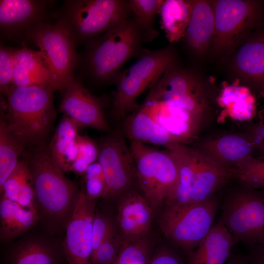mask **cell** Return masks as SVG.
I'll return each instance as SVG.
<instances>
[{
	"mask_svg": "<svg viewBox=\"0 0 264 264\" xmlns=\"http://www.w3.org/2000/svg\"><path fill=\"white\" fill-rule=\"evenodd\" d=\"M26 159L33 178L37 227L51 235L64 237L81 190L65 176L46 148L38 146Z\"/></svg>",
	"mask_w": 264,
	"mask_h": 264,
	"instance_id": "cell-1",
	"label": "cell"
},
{
	"mask_svg": "<svg viewBox=\"0 0 264 264\" xmlns=\"http://www.w3.org/2000/svg\"><path fill=\"white\" fill-rule=\"evenodd\" d=\"M50 87L11 86L6 91L8 129L25 144L38 145L55 117Z\"/></svg>",
	"mask_w": 264,
	"mask_h": 264,
	"instance_id": "cell-2",
	"label": "cell"
},
{
	"mask_svg": "<svg viewBox=\"0 0 264 264\" xmlns=\"http://www.w3.org/2000/svg\"><path fill=\"white\" fill-rule=\"evenodd\" d=\"M88 41L87 67L100 82L114 80L121 67L144 50L142 34L132 17Z\"/></svg>",
	"mask_w": 264,
	"mask_h": 264,
	"instance_id": "cell-3",
	"label": "cell"
},
{
	"mask_svg": "<svg viewBox=\"0 0 264 264\" xmlns=\"http://www.w3.org/2000/svg\"><path fill=\"white\" fill-rule=\"evenodd\" d=\"M39 48L49 69L51 87L63 91L74 79L78 57L74 36L66 20L40 22L25 33Z\"/></svg>",
	"mask_w": 264,
	"mask_h": 264,
	"instance_id": "cell-4",
	"label": "cell"
},
{
	"mask_svg": "<svg viewBox=\"0 0 264 264\" xmlns=\"http://www.w3.org/2000/svg\"><path fill=\"white\" fill-rule=\"evenodd\" d=\"M219 205L214 195L195 203L167 204L160 217V227L166 237L188 254L213 226Z\"/></svg>",
	"mask_w": 264,
	"mask_h": 264,
	"instance_id": "cell-5",
	"label": "cell"
},
{
	"mask_svg": "<svg viewBox=\"0 0 264 264\" xmlns=\"http://www.w3.org/2000/svg\"><path fill=\"white\" fill-rule=\"evenodd\" d=\"M136 178L143 196L155 211L172 197L177 181V164L166 149L160 150L131 141Z\"/></svg>",
	"mask_w": 264,
	"mask_h": 264,
	"instance_id": "cell-6",
	"label": "cell"
},
{
	"mask_svg": "<svg viewBox=\"0 0 264 264\" xmlns=\"http://www.w3.org/2000/svg\"><path fill=\"white\" fill-rule=\"evenodd\" d=\"M173 49L166 46L156 50H144L139 59L119 72L114 80L116 91L112 109L115 116L125 118L137 97L169 66L175 64Z\"/></svg>",
	"mask_w": 264,
	"mask_h": 264,
	"instance_id": "cell-7",
	"label": "cell"
},
{
	"mask_svg": "<svg viewBox=\"0 0 264 264\" xmlns=\"http://www.w3.org/2000/svg\"><path fill=\"white\" fill-rule=\"evenodd\" d=\"M220 221L234 243L250 247L264 244V193L244 187L233 192L221 207Z\"/></svg>",
	"mask_w": 264,
	"mask_h": 264,
	"instance_id": "cell-8",
	"label": "cell"
},
{
	"mask_svg": "<svg viewBox=\"0 0 264 264\" xmlns=\"http://www.w3.org/2000/svg\"><path fill=\"white\" fill-rule=\"evenodd\" d=\"M214 32L213 50L227 54L242 42L258 25L262 6L254 0H219L214 2Z\"/></svg>",
	"mask_w": 264,
	"mask_h": 264,
	"instance_id": "cell-9",
	"label": "cell"
},
{
	"mask_svg": "<svg viewBox=\"0 0 264 264\" xmlns=\"http://www.w3.org/2000/svg\"><path fill=\"white\" fill-rule=\"evenodd\" d=\"M66 20L75 40L89 41L131 17L128 0L65 1Z\"/></svg>",
	"mask_w": 264,
	"mask_h": 264,
	"instance_id": "cell-10",
	"label": "cell"
},
{
	"mask_svg": "<svg viewBox=\"0 0 264 264\" xmlns=\"http://www.w3.org/2000/svg\"><path fill=\"white\" fill-rule=\"evenodd\" d=\"M64 237L51 235L38 227L3 245L2 264H67Z\"/></svg>",
	"mask_w": 264,
	"mask_h": 264,
	"instance_id": "cell-11",
	"label": "cell"
},
{
	"mask_svg": "<svg viewBox=\"0 0 264 264\" xmlns=\"http://www.w3.org/2000/svg\"><path fill=\"white\" fill-rule=\"evenodd\" d=\"M97 160L106 183L103 198L115 197L126 192L136 179L130 148L119 133H112L102 140Z\"/></svg>",
	"mask_w": 264,
	"mask_h": 264,
	"instance_id": "cell-12",
	"label": "cell"
},
{
	"mask_svg": "<svg viewBox=\"0 0 264 264\" xmlns=\"http://www.w3.org/2000/svg\"><path fill=\"white\" fill-rule=\"evenodd\" d=\"M231 176L230 169L196 150L194 161L186 167L181 179L186 204L201 202L213 196Z\"/></svg>",
	"mask_w": 264,
	"mask_h": 264,
	"instance_id": "cell-13",
	"label": "cell"
},
{
	"mask_svg": "<svg viewBox=\"0 0 264 264\" xmlns=\"http://www.w3.org/2000/svg\"><path fill=\"white\" fill-rule=\"evenodd\" d=\"M95 200H88L84 188L63 239L67 264H91L93 251L92 223Z\"/></svg>",
	"mask_w": 264,
	"mask_h": 264,
	"instance_id": "cell-14",
	"label": "cell"
},
{
	"mask_svg": "<svg viewBox=\"0 0 264 264\" xmlns=\"http://www.w3.org/2000/svg\"><path fill=\"white\" fill-rule=\"evenodd\" d=\"M60 109L79 127L88 126L102 131L110 129L99 101L76 79L66 88Z\"/></svg>",
	"mask_w": 264,
	"mask_h": 264,
	"instance_id": "cell-15",
	"label": "cell"
},
{
	"mask_svg": "<svg viewBox=\"0 0 264 264\" xmlns=\"http://www.w3.org/2000/svg\"><path fill=\"white\" fill-rule=\"evenodd\" d=\"M154 210L143 195L127 193L117 206L116 226L123 240L136 241L147 237L151 227Z\"/></svg>",
	"mask_w": 264,
	"mask_h": 264,
	"instance_id": "cell-16",
	"label": "cell"
},
{
	"mask_svg": "<svg viewBox=\"0 0 264 264\" xmlns=\"http://www.w3.org/2000/svg\"><path fill=\"white\" fill-rule=\"evenodd\" d=\"M47 6L44 0H1L0 28L9 35L26 33L44 21Z\"/></svg>",
	"mask_w": 264,
	"mask_h": 264,
	"instance_id": "cell-17",
	"label": "cell"
},
{
	"mask_svg": "<svg viewBox=\"0 0 264 264\" xmlns=\"http://www.w3.org/2000/svg\"><path fill=\"white\" fill-rule=\"evenodd\" d=\"M238 75L247 84L264 95V34H257L240 46L234 60Z\"/></svg>",
	"mask_w": 264,
	"mask_h": 264,
	"instance_id": "cell-18",
	"label": "cell"
},
{
	"mask_svg": "<svg viewBox=\"0 0 264 264\" xmlns=\"http://www.w3.org/2000/svg\"><path fill=\"white\" fill-rule=\"evenodd\" d=\"M35 209L22 206L2 194L0 197V242L8 244L38 225Z\"/></svg>",
	"mask_w": 264,
	"mask_h": 264,
	"instance_id": "cell-19",
	"label": "cell"
},
{
	"mask_svg": "<svg viewBox=\"0 0 264 264\" xmlns=\"http://www.w3.org/2000/svg\"><path fill=\"white\" fill-rule=\"evenodd\" d=\"M214 32L213 5L205 0L191 1L189 20L183 38L194 54H203L212 42Z\"/></svg>",
	"mask_w": 264,
	"mask_h": 264,
	"instance_id": "cell-20",
	"label": "cell"
},
{
	"mask_svg": "<svg viewBox=\"0 0 264 264\" xmlns=\"http://www.w3.org/2000/svg\"><path fill=\"white\" fill-rule=\"evenodd\" d=\"M12 85L15 87L52 88L50 73L40 51L26 47L14 50Z\"/></svg>",
	"mask_w": 264,
	"mask_h": 264,
	"instance_id": "cell-21",
	"label": "cell"
},
{
	"mask_svg": "<svg viewBox=\"0 0 264 264\" xmlns=\"http://www.w3.org/2000/svg\"><path fill=\"white\" fill-rule=\"evenodd\" d=\"M202 149V153L230 169L253 156L256 147L250 135L230 134L206 141Z\"/></svg>",
	"mask_w": 264,
	"mask_h": 264,
	"instance_id": "cell-22",
	"label": "cell"
},
{
	"mask_svg": "<svg viewBox=\"0 0 264 264\" xmlns=\"http://www.w3.org/2000/svg\"><path fill=\"white\" fill-rule=\"evenodd\" d=\"M234 244L230 233L220 221L197 247L188 254L187 264H225Z\"/></svg>",
	"mask_w": 264,
	"mask_h": 264,
	"instance_id": "cell-23",
	"label": "cell"
},
{
	"mask_svg": "<svg viewBox=\"0 0 264 264\" xmlns=\"http://www.w3.org/2000/svg\"><path fill=\"white\" fill-rule=\"evenodd\" d=\"M78 127L73 120L65 115L46 148L51 159L64 173L71 171L78 154Z\"/></svg>",
	"mask_w": 264,
	"mask_h": 264,
	"instance_id": "cell-24",
	"label": "cell"
},
{
	"mask_svg": "<svg viewBox=\"0 0 264 264\" xmlns=\"http://www.w3.org/2000/svg\"><path fill=\"white\" fill-rule=\"evenodd\" d=\"M124 129L131 141L165 147L176 142L169 132L156 123L142 106L138 111L126 117Z\"/></svg>",
	"mask_w": 264,
	"mask_h": 264,
	"instance_id": "cell-25",
	"label": "cell"
},
{
	"mask_svg": "<svg viewBox=\"0 0 264 264\" xmlns=\"http://www.w3.org/2000/svg\"><path fill=\"white\" fill-rule=\"evenodd\" d=\"M0 194L22 206L35 209L33 178L26 159L20 161L0 188Z\"/></svg>",
	"mask_w": 264,
	"mask_h": 264,
	"instance_id": "cell-26",
	"label": "cell"
},
{
	"mask_svg": "<svg viewBox=\"0 0 264 264\" xmlns=\"http://www.w3.org/2000/svg\"><path fill=\"white\" fill-rule=\"evenodd\" d=\"M191 10V1L162 0L158 11L162 29L171 43L183 38Z\"/></svg>",
	"mask_w": 264,
	"mask_h": 264,
	"instance_id": "cell-27",
	"label": "cell"
},
{
	"mask_svg": "<svg viewBox=\"0 0 264 264\" xmlns=\"http://www.w3.org/2000/svg\"><path fill=\"white\" fill-rule=\"evenodd\" d=\"M25 144L0 122V188L18 165Z\"/></svg>",
	"mask_w": 264,
	"mask_h": 264,
	"instance_id": "cell-28",
	"label": "cell"
},
{
	"mask_svg": "<svg viewBox=\"0 0 264 264\" xmlns=\"http://www.w3.org/2000/svg\"><path fill=\"white\" fill-rule=\"evenodd\" d=\"M162 0H129L131 17L140 31L144 43L158 35L154 21Z\"/></svg>",
	"mask_w": 264,
	"mask_h": 264,
	"instance_id": "cell-29",
	"label": "cell"
},
{
	"mask_svg": "<svg viewBox=\"0 0 264 264\" xmlns=\"http://www.w3.org/2000/svg\"><path fill=\"white\" fill-rule=\"evenodd\" d=\"M151 245L147 238L136 241L123 240L113 264H149Z\"/></svg>",
	"mask_w": 264,
	"mask_h": 264,
	"instance_id": "cell-30",
	"label": "cell"
},
{
	"mask_svg": "<svg viewBox=\"0 0 264 264\" xmlns=\"http://www.w3.org/2000/svg\"><path fill=\"white\" fill-rule=\"evenodd\" d=\"M84 188L87 199L95 200L103 198L106 189V183L101 166L98 161L90 164L83 174Z\"/></svg>",
	"mask_w": 264,
	"mask_h": 264,
	"instance_id": "cell-31",
	"label": "cell"
},
{
	"mask_svg": "<svg viewBox=\"0 0 264 264\" xmlns=\"http://www.w3.org/2000/svg\"><path fill=\"white\" fill-rule=\"evenodd\" d=\"M123 239L117 229L92 253L91 264H113Z\"/></svg>",
	"mask_w": 264,
	"mask_h": 264,
	"instance_id": "cell-32",
	"label": "cell"
},
{
	"mask_svg": "<svg viewBox=\"0 0 264 264\" xmlns=\"http://www.w3.org/2000/svg\"><path fill=\"white\" fill-rule=\"evenodd\" d=\"M78 141V153L71 171L83 175L87 168L98 159L99 148L91 139L86 136H79Z\"/></svg>",
	"mask_w": 264,
	"mask_h": 264,
	"instance_id": "cell-33",
	"label": "cell"
},
{
	"mask_svg": "<svg viewBox=\"0 0 264 264\" xmlns=\"http://www.w3.org/2000/svg\"><path fill=\"white\" fill-rule=\"evenodd\" d=\"M117 229L116 223L111 217L96 208L92 223V253Z\"/></svg>",
	"mask_w": 264,
	"mask_h": 264,
	"instance_id": "cell-34",
	"label": "cell"
},
{
	"mask_svg": "<svg viewBox=\"0 0 264 264\" xmlns=\"http://www.w3.org/2000/svg\"><path fill=\"white\" fill-rule=\"evenodd\" d=\"M13 51L2 45L0 49V88L1 92L6 91L12 84L13 77Z\"/></svg>",
	"mask_w": 264,
	"mask_h": 264,
	"instance_id": "cell-35",
	"label": "cell"
},
{
	"mask_svg": "<svg viewBox=\"0 0 264 264\" xmlns=\"http://www.w3.org/2000/svg\"><path fill=\"white\" fill-rule=\"evenodd\" d=\"M149 264H186L177 252L170 248L163 247L153 254Z\"/></svg>",
	"mask_w": 264,
	"mask_h": 264,
	"instance_id": "cell-36",
	"label": "cell"
},
{
	"mask_svg": "<svg viewBox=\"0 0 264 264\" xmlns=\"http://www.w3.org/2000/svg\"><path fill=\"white\" fill-rule=\"evenodd\" d=\"M248 254L245 258L249 264H264V244L250 247Z\"/></svg>",
	"mask_w": 264,
	"mask_h": 264,
	"instance_id": "cell-37",
	"label": "cell"
},
{
	"mask_svg": "<svg viewBox=\"0 0 264 264\" xmlns=\"http://www.w3.org/2000/svg\"><path fill=\"white\" fill-rule=\"evenodd\" d=\"M250 136L252 138L256 147V150L264 144V125L256 126L252 130Z\"/></svg>",
	"mask_w": 264,
	"mask_h": 264,
	"instance_id": "cell-38",
	"label": "cell"
},
{
	"mask_svg": "<svg viewBox=\"0 0 264 264\" xmlns=\"http://www.w3.org/2000/svg\"><path fill=\"white\" fill-rule=\"evenodd\" d=\"M225 264H249L245 258H232Z\"/></svg>",
	"mask_w": 264,
	"mask_h": 264,
	"instance_id": "cell-39",
	"label": "cell"
},
{
	"mask_svg": "<svg viewBox=\"0 0 264 264\" xmlns=\"http://www.w3.org/2000/svg\"><path fill=\"white\" fill-rule=\"evenodd\" d=\"M257 150H258L260 153L261 154V156H264V144H262V145L260 146L257 149Z\"/></svg>",
	"mask_w": 264,
	"mask_h": 264,
	"instance_id": "cell-40",
	"label": "cell"
}]
</instances>
